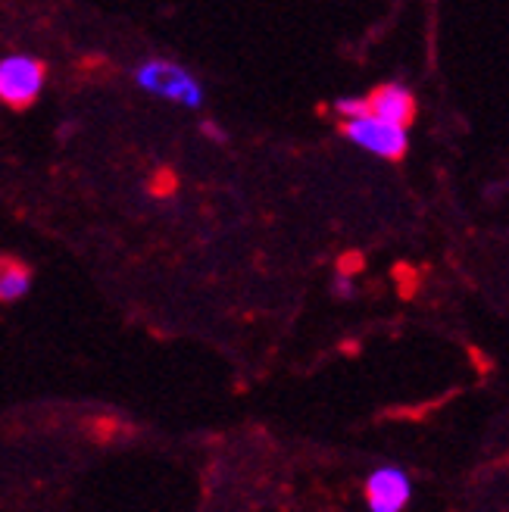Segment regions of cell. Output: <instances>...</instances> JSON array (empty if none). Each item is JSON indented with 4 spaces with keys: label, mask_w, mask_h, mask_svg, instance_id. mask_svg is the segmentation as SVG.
Masks as SVG:
<instances>
[{
    "label": "cell",
    "mask_w": 509,
    "mask_h": 512,
    "mask_svg": "<svg viewBox=\"0 0 509 512\" xmlns=\"http://www.w3.org/2000/svg\"><path fill=\"white\" fill-rule=\"evenodd\" d=\"M47 79V66L35 57L0 60V100L10 110H29Z\"/></svg>",
    "instance_id": "cell-1"
},
{
    "label": "cell",
    "mask_w": 509,
    "mask_h": 512,
    "mask_svg": "<svg viewBox=\"0 0 509 512\" xmlns=\"http://www.w3.org/2000/svg\"><path fill=\"white\" fill-rule=\"evenodd\" d=\"M135 79L144 91L157 94V97H166V100H178V104L185 107H200L203 104V91L197 85V79L191 72H185L182 66L175 63H166V60H147L138 72Z\"/></svg>",
    "instance_id": "cell-2"
},
{
    "label": "cell",
    "mask_w": 509,
    "mask_h": 512,
    "mask_svg": "<svg viewBox=\"0 0 509 512\" xmlns=\"http://www.w3.org/2000/svg\"><path fill=\"white\" fill-rule=\"evenodd\" d=\"M341 135H347L350 141H356L360 147L378 153V157L385 160H400L406 153V132L391 122H381V119H372V116H363V119H347L341 125Z\"/></svg>",
    "instance_id": "cell-3"
},
{
    "label": "cell",
    "mask_w": 509,
    "mask_h": 512,
    "mask_svg": "<svg viewBox=\"0 0 509 512\" xmlns=\"http://www.w3.org/2000/svg\"><path fill=\"white\" fill-rule=\"evenodd\" d=\"M363 100H366V116L381 119V122H391V125L403 128V132L413 125L416 110H419L416 97L406 88H400V85H381V88H375Z\"/></svg>",
    "instance_id": "cell-4"
},
{
    "label": "cell",
    "mask_w": 509,
    "mask_h": 512,
    "mask_svg": "<svg viewBox=\"0 0 509 512\" xmlns=\"http://www.w3.org/2000/svg\"><path fill=\"white\" fill-rule=\"evenodd\" d=\"M366 500L372 512H400L410 503V478L400 469H378L366 484Z\"/></svg>",
    "instance_id": "cell-5"
},
{
    "label": "cell",
    "mask_w": 509,
    "mask_h": 512,
    "mask_svg": "<svg viewBox=\"0 0 509 512\" xmlns=\"http://www.w3.org/2000/svg\"><path fill=\"white\" fill-rule=\"evenodd\" d=\"M32 285V269L25 266L16 256L0 253V303H13L19 300Z\"/></svg>",
    "instance_id": "cell-6"
},
{
    "label": "cell",
    "mask_w": 509,
    "mask_h": 512,
    "mask_svg": "<svg viewBox=\"0 0 509 512\" xmlns=\"http://www.w3.org/2000/svg\"><path fill=\"white\" fill-rule=\"evenodd\" d=\"M147 191L154 194V197H172L178 191V175L172 169H157L154 178H150Z\"/></svg>",
    "instance_id": "cell-7"
},
{
    "label": "cell",
    "mask_w": 509,
    "mask_h": 512,
    "mask_svg": "<svg viewBox=\"0 0 509 512\" xmlns=\"http://www.w3.org/2000/svg\"><path fill=\"white\" fill-rule=\"evenodd\" d=\"M88 431H91L94 441H110V438H116V434H122V422L113 416H100V419L88 422Z\"/></svg>",
    "instance_id": "cell-8"
},
{
    "label": "cell",
    "mask_w": 509,
    "mask_h": 512,
    "mask_svg": "<svg viewBox=\"0 0 509 512\" xmlns=\"http://www.w3.org/2000/svg\"><path fill=\"white\" fill-rule=\"evenodd\" d=\"M335 110L347 119H363L366 116V100L363 97H341L335 100Z\"/></svg>",
    "instance_id": "cell-9"
},
{
    "label": "cell",
    "mask_w": 509,
    "mask_h": 512,
    "mask_svg": "<svg viewBox=\"0 0 509 512\" xmlns=\"http://www.w3.org/2000/svg\"><path fill=\"white\" fill-rule=\"evenodd\" d=\"M366 263H363V253H344L341 256V263H338V272L341 275H353V272H360Z\"/></svg>",
    "instance_id": "cell-10"
}]
</instances>
